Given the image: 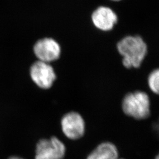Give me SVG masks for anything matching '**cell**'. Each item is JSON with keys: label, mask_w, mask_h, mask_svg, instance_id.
Masks as SVG:
<instances>
[{"label": "cell", "mask_w": 159, "mask_h": 159, "mask_svg": "<svg viewBox=\"0 0 159 159\" xmlns=\"http://www.w3.org/2000/svg\"><path fill=\"white\" fill-rule=\"evenodd\" d=\"M66 152L64 143L56 137H52L37 143L35 159H63Z\"/></svg>", "instance_id": "277c9868"}, {"label": "cell", "mask_w": 159, "mask_h": 159, "mask_svg": "<svg viewBox=\"0 0 159 159\" xmlns=\"http://www.w3.org/2000/svg\"><path fill=\"white\" fill-rule=\"evenodd\" d=\"M148 85L150 91L159 96V68L154 69L148 74Z\"/></svg>", "instance_id": "9c48e42d"}, {"label": "cell", "mask_w": 159, "mask_h": 159, "mask_svg": "<svg viewBox=\"0 0 159 159\" xmlns=\"http://www.w3.org/2000/svg\"><path fill=\"white\" fill-rule=\"evenodd\" d=\"M117 159H124V158H118Z\"/></svg>", "instance_id": "4fadbf2b"}, {"label": "cell", "mask_w": 159, "mask_h": 159, "mask_svg": "<svg viewBox=\"0 0 159 159\" xmlns=\"http://www.w3.org/2000/svg\"><path fill=\"white\" fill-rule=\"evenodd\" d=\"M111 1H120V0H111Z\"/></svg>", "instance_id": "7c38bea8"}, {"label": "cell", "mask_w": 159, "mask_h": 159, "mask_svg": "<svg viewBox=\"0 0 159 159\" xmlns=\"http://www.w3.org/2000/svg\"><path fill=\"white\" fill-rule=\"evenodd\" d=\"M30 74L34 83L44 90L51 88L57 78L55 71L50 63L39 60L31 66Z\"/></svg>", "instance_id": "5b68a950"}, {"label": "cell", "mask_w": 159, "mask_h": 159, "mask_svg": "<svg viewBox=\"0 0 159 159\" xmlns=\"http://www.w3.org/2000/svg\"><path fill=\"white\" fill-rule=\"evenodd\" d=\"M117 50L127 69L139 68L148 54L146 43L140 35H126L118 41Z\"/></svg>", "instance_id": "6da1fadb"}, {"label": "cell", "mask_w": 159, "mask_h": 159, "mask_svg": "<svg viewBox=\"0 0 159 159\" xmlns=\"http://www.w3.org/2000/svg\"><path fill=\"white\" fill-rule=\"evenodd\" d=\"M33 51L39 61L50 63L60 57L61 48L56 40L51 38H44L35 44Z\"/></svg>", "instance_id": "8992f818"}, {"label": "cell", "mask_w": 159, "mask_h": 159, "mask_svg": "<svg viewBox=\"0 0 159 159\" xmlns=\"http://www.w3.org/2000/svg\"><path fill=\"white\" fill-rule=\"evenodd\" d=\"M123 112L137 120L146 119L150 115V100L147 93L137 90L126 94L121 102Z\"/></svg>", "instance_id": "7a4b0ae2"}, {"label": "cell", "mask_w": 159, "mask_h": 159, "mask_svg": "<svg viewBox=\"0 0 159 159\" xmlns=\"http://www.w3.org/2000/svg\"><path fill=\"white\" fill-rule=\"evenodd\" d=\"M91 20L94 27L100 31H111L118 21V17L112 9L108 7L101 6L93 12Z\"/></svg>", "instance_id": "52a82bcc"}, {"label": "cell", "mask_w": 159, "mask_h": 159, "mask_svg": "<svg viewBox=\"0 0 159 159\" xmlns=\"http://www.w3.org/2000/svg\"><path fill=\"white\" fill-rule=\"evenodd\" d=\"M61 128L66 138L72 141H77L85 134V120L79 113L70 111L62 117Z\"/></svg>", "instance_id": "3957f363"}, {"label": "cell", "mask_w": 159, "mask_h": 159, "mask_svg": "<svg viewBox=\"0 0 159 159\" xmlns=\"http://www.w3.org/2000/svg\"><path fill=\"white\" fill-rule=\"evenodd\" d=\"M119 156L116 145L110 142H104L98 144L85 159H117Z\"/></svg>", "instance_id": "ba28073f"}, {"label": "cell", "mask_w": 159, "mask_h": 159, "mask_svg": "<svg viewBox=\"0 0 159 159\" xmlns=\"http://www.w3.org/2000/svg\"><path fill=\"white\" fill-rule=\"evenodd\" d=\"M8 159H24L23 158L21 157H18V156H12L10 158H8Z\"/></svg>", "instance_id": "30bf717a"}, {"label": "cell", "mask_w": 159, "mask_h": 159, "mask_svg": "<svg viewBox=\"0 0 159 159\" xmlns=\"http://www.w3.org/2000/svg\"><path fill=\"white\" fill-rule=\"evenodd\" d=\"M154 159H159V152L156 155V156L154 157Z\"/></svg>", "instance_id": "8fae6325"}]
</instances>
